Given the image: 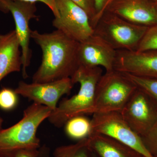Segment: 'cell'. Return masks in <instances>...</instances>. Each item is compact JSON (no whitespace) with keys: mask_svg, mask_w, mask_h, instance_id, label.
Listing matches in <instances>:
<instances>
[{"mask_svg":"<svg viewBox=\"0 0 157 157\" xmlns=\"http://www.w3.org/2000/svg\"><path fill=\"white\" fill-rule=\"evenodd\" d=\"M154 1H155V2H157V0H153Z\"/></svg>","mask_w":157,"mask_h":157,"instance_id":"obj_30","label":"cell"},{"mask_svg":"<svg viewBox=\"0 0 157 157\" xmlns=\"http://www.w3.org/2000/svg\"><path fill=\"white\" fill-rule=\"evenodd\" d=\"M17 94L14 90L4 88L0 90V108L9 111L14 109L17 105Z\"/></svg>","mask_w":157,"mask_h":157,"instance_id":"obj_20","label":"cell"},{"mask_svg":"<svg viewBox=\"0 0 157 157\" xmlns=\"http://www.w3.org/2000/svg\"><path fill=\"white\" fill-rule=\"evenodd\" d=\"M149 50H157V23L148 27L136 51Z\"/></svg>","mask_w":157,"mask_h":157,"instance_id":"obj_19","label":"cell"},{"mask_svg":"<svg viewBox=\"0 0 157 157\" xmlns=\"http://www.w3.org/2000/svg\"><path fill=\"white\" fill-rule=\"evenodd\" d=\"M108 1V0H94L97 15L93 25L94 29L98 20L105 11Z\"/></svg>","mask_w":157,"mask_h":157,"instance_id":"obj_24","label":"cell"},{"mask_svg":"<svg viewBox=\"0 0 157 157\" xmlns=\"http://www.w3.org/2000/svg\"><path fill=\"white\" fill-rule=\"evenodd\" d=\"M120 113L129 126L141 137L157 120V102L137 88Z\"/></svg>","mask_w":157,"mask_h":157,"instance_id":"obj_9","label":"cell"},{"mask_svg":"<svg viewBox=\"0 0 157 157\" xmlns=\"http://www.w3.org/2000/svg\"><path fill=\"white\" fill-rule=\"evenodd\" d=\"M59 16L52 25L70 39L81 42L94 35V29L86 11L70 0H56Z\"/></svg>","mask_w":157,"mask_h":157,"instance_id":"obj_8","label":"cell"},{"mask_svg":"<svg viewBox=\"0 0 157 157\" xmlns=\"http://www.w3.org/2000/svg\"><path fill=\"white\" fill-rule=\"evenodd\" d=\"M124 73L137 88L145 92L157 102V79Z\"/></svg>","mask_w":157,"mask_h":157,"instance_id":"obj_18","label":"cell"},{"mask_svg":"<svg viewBox=\"0 0 157 157\" xmlns=\"http://www.w3.org/2000/svg\"><path fill=\"white\" fill-rule=\"evenodd\" d=\"M11 1H19L28 2L35 3L41 2L48 6L52 11L55 17L59 16L58 11L56 7V0H11Z\"/></svg>","mask_w":157,"mask_h":157,"instance_id":"obj_25","label":"cell"},{"mask_svg":"<svg viewBox=\"0 0 157 157\" xmlns=\"http://www.w3.org/2000/svg\"><path fill=\"white\" fill-rule=\"evenodd\" d=\"M113 1V0H108V2H107V5H106V9H105V10H106V9H107V6H109V4H110V3H111V2H112Z\"/></svg>","mask_w":157,"mask_h":157,"instance_id":"obj_27","label":"cell"},{"mask_svg":"<svg viewBox=\"0 0 157 157\" xmlns=\"http://www.w3.org/2000/svg\"><path fill=\"white\" fill-rule=\"evenodd\" d=\"M156 5H157V2H156Z\"/></svg>","mask_w":157,"mask_h":157,"instance_id":"obj_31","label":"cell"},{"mask_svg":"<svg viewBox=\"0 0 157 157\" xmlns=\"http://www.w3.org/2000/svg\"><path fill=\"white\" fill-rule=\"evenodd\" d=\"M64 126L65 132L68 137L78 141L88 138L92 132L91 120L84 115L70 119Z\"/></svg>","mask_w":157,"mask_h":157,"instance_id":"obj_16","label":"cell"},{"mask_svg":"<svg viewBox=\"0 0 157 157\" xmlns=\"http://www.w3.org/2000/svg\"><path fill=\"white\" fill-rule=\"evenodd\" d=\"M137 88L124 73L106 72L97 84L93 114L120 112Z\"/></svg>","mask_w":157,"mask_h":157,"instance_id":"obj_5","label":"cell"},{"mask_svg":"<svg viewBox=\"0 0 157 157\" xmlns=\"http://www.w3.org/2000/svg\"><path fill=\"white\" fill-rule=\"evenodd\" d=\"M117 51L104 39L94 34L79 42L78 59L79 66L102 67L106 72L114 70Z\"/></svg>","mask_w":157,"mask_h":157,"instance_id":"obj_11","label":"cell"},{"mask_svg":"<svg viewBox=\"0 0 157 157\" xmlns=\"http://www.w3.org/2000/svg\"><path fill=\"white\" fill-rule=\"evenodd\" d=\"M148 27L134 24L106 10L94 27V34L117 51H136Z\"/></svg>","mask_w":157,"mask_h":157,"instance_id":"obj_4","label":"cell"},{"mask_svg":"<svg viewBox=\"0 0 157 157\" xmlns=\"http://www.w3.org/2000/svg\"><path fill=\"white\" fill-rule=\"evenodd\" d=\"M16 31L0 34V82L10 73L22 69L21 52Z\"/></svg>","mask_w":157,"mask_h":157,"instance_id":"obj_14","label":"cell"},{"mask_svg":"<svg viewBox=\"0 0 157 157\" xmlns=\"http://www.w3.org/2000/svg\"><path fill=\"white\" fill-rule=\"evenodd\" d=\"M31 38L42 52L41 65L33 76V82L43 83L72 77L79 67V42L58 30L49 33L32 30Z\"/></svg>","mask_w":157,"mask_h":157,"instance_id":"obj_1","label":"cell"},{"mask_svg":"<svg viewBox=\"0 0 157 157\" xmlns=\"http://www.w3.org/2000/svg\"><path fill=\"white\" fill-rule=\"evenodd\" d=\"M0 157H4V156H3V155L2 154L0 153Z\"/></svg>","mask_w":157,"mask_h":157,"instance_id":"obj_28","label":"cell"},{"mask_svg":"<svg viewBox=\"0 0 157 157\" xmlns=\"http://www.w3.org/2000/svg\"><path fill=\"white\" fill-rule=\"evenodd\" d=\"M106 10L137 25L150 27L157 23L156 2L153 0H113Z\"/></svg>","mask_w":157,"mask_h":157,"instance_id":"obj_12","label":"cell"},{"mask_svg":"<svg viewBox=\"0 0 157 157\" xmlns=\"http://www.w3.org/2000/svg\"><path fill=\"white\" fill-rule=\"evenodd\" d=\"M0 10L3 12H10L14 18L15 31L19 39L21 52L23 78L29 77L27 69L29 66L32 58L30 48L31 31L29 21L33 18H38L36 3L19 1L0 0Z\"/></svg>","mask_w":157,"mask_h":157,"instance_id":"obj_7","label":"cell"},{"mask_svg":"<svg viewBox=\"0 0 157 157\" xmlns=\"http://www.w3.org/2000/svg\"><path fill=\"white\" fill-rule=\"evenodd\" d=\"M103 74L101 67L79 66L70 78L73 84H79V90L71 98L62 100L48 117L49 122L61 128L74 117L93 114L96 87Z\"/></svg>","mask_w":157,"mask_h":157,"instance_id":"obj_2","label":"cell"},{"mask_svg":"<svg viewBox=\"0 0 157 157\" xmlns=\"http://www.w3.org/2000/svg\"><path fill=\"white\" fill-rule=\"evenodd\" d=\"M114 70L157 79V50H117Z\"/></svg>","mask_w":157,"mask_h":157,"instance_id":"obj_13","label":"cell"},{"mask_svg":"<svg viewBox=\"0 0 157 157\" xmlns=\"http://www.w3.org/2000/svg\"><path fill=\"white\" fill-rule=\"evenodd\" d=\"M141 138L148 151L154 157H157V120L151 129Z\"/></svg>","mask_w":157,"mask_h":157,"instance_id":"obj_21","label":"cell"},{"mask_svg":"<svg viewBox=\"0 0 157 157\" xmlns=\"http://www.w3.org/2000/svg\"><path fill=\"white\" fill-rule=\"evenodd\" d=\"M3 123V120L2 118L0 116V130L2 129V124Z\"/></svg>","mask_w":157,"mask_h":157,"instance_id":"obj_26","label":"cell"},{"mask_svg":"<svg viewBox=\"0 0 157 157\" xmlns=\"http://www.w3.org/2000/svg\"><path fill=\"white\" fill-rule=\"evenodd\" d=\"M86 11L93 25L95 20L97 13L94 0H70Z\"/></svg>","mask_w":157,"mask_h":157,"instance_id":"obj_22","label":"cell"},{"mask_svg":"<svg viewBox=\"0 0 157 157\" xmlns=\"http://www.w3.org/2000/svg\"><path fill=\"white\" fill-rule=\"evenodd\" d=\"M53 157H94L92 152L87 146V138L70 145L57 147Z\"/></svg>","mask_w":157,"mask_h":157,"instance_id":"obj_17","label":"cell"},{"mask_svg":"<svg viewBox=\"0 0 157 157\" xmlns=\"http://www.w3.org/2000/svg\"><path fill=\"white\" fill-rule=\"evenodd\" d=\"M39 149H22L10 152L4 155L5 157H39Z\"/></svg>","mask_w":157,"mask_h":157,"instance_id":"obj_23","label":"cell"},{"mask_svg":"<svg viewBox=\"0 0 157 157\" xmlns=\"http://www.w3.org/2000/svg\"><path fill=\"white\" fill-rule=\"evenodd\" d=\"M87 146L98 157H141L133 149L111 137L92 133L87 138Z\"/></svg>","mask_w":157,"mask_h":157,"instance_id":"obj_15","label":"cell"},{"mask_svg":"<svg viewBox=\"0 0 157 157\" xmlns=\"http://www.w3.org/2000/svg\"><path fill=\"white\" fill-rule=\"evenodd\" d=\"M74 85L70 78L43 83H28L20 81L14 91L17 95L46 106L53 111L57 107L60 98L70 94Z\"/></svg>","mask_w":157,"mask_h":157,"instance_id":"obj_10","label":"cell"},{"mask_svg":"<svg viewBox=\"0 0 157 157\" xmlns=\"http://www.w3.org/2000/svg\"><path fill=\"white\" fill-rule=\"evenodd\" d=\"M52 111L48 107L35 102L29 106L19 121L0 130V153L4 156L10 152L22 149H39L40 141L37 136V130Z\"/></svg>","mask_w":157,"mask_h":157,"instance_id":"obj_3","label":"cell"},{"mask_svg":"<svg viewBox=\"0 0 157 157\" xmlns=\"http://www.w3.org/2000/svg\"><path fill=\"white\" fill-rule=\"evenodd\" d=\"M93 155H94V157H98V156H97V155H95L93 153Z\"/></svg>","mask_w":157,"mask_h":157,"instance_id":"obj_29","label":"cell"},{"mask_svg":"<svg viewBox=\"0 0 157 157\" xmlns=\"http://www.w3.org/2000/svg\"><path fill=\"white\" fill-rule=\"evenodd\" d=\"M91 119L92 133L108 136L119 141L144 157H154L142 138L132 129L119 112L94 113ZM91 133V134H92Z\"/></svg>","mask_w":157,"mask_h":157,"instance_id":"obj_6","label":"cell"},{"mask_svg":"<svg viewBox=\"0 0 157 157\" xmlns=\"http://www.w3.org/2000/svg\"><path fill=\"white\" fill-rule=\"evenodd\" d=\"M141 157H143V156H141Z\"/></svg>","mask_w":157,"mask_h":157,"instance_id":"obj_32","label":"cell"}]
</instances>
